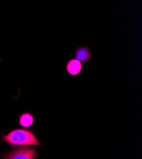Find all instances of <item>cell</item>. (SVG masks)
<instances>
[{
  "instance_id": "cell-1",
  "label": "cell",
  "mask_w": 142,
  "mask_h": 159,
  "mask_svg": "<svg viewBox=\"0 0 142 159\" xmlns=\"http://www.w3.org/2000/svg\"><path fill=\"white\" fill-rule=\"evenodd\" d=\"M2 140L12 147L18 146L40 147L42 145L33 132L30 130L26 129H15L7 135H3Z\"/></svg>"
},
{
  "instance_id": "cell-2",
  "label": "cell",
  "mask_w": 142,
  "mask_h": 159,
  "mask_svg": "<svg viewBox=\"0 0 142 159\" xmlns=\"http://www.w3.org/2000/svg\"><path fill=\"white\" fill-rule=\"evenodd\" d=\"M37 156L35 148H20L9 154L6 159H34Z\"/></svg>"
},
{
  "instance_id": "cell-3",
  "label": "cell",
  "mask_w": 142,
  "mask_h": 159,
  "mask_svg": "<svg viewBox=\"0 0 142 159\" xmlns=\"http://www.w3.org/2000/svg\"><path fill=\"white\" fill-rule=\"evenodd\" d=\"M74 56L76 59L79 61L80 62L87 64L91 60L93 57V53L89 47L82 45L77 48L75 52Z\"/></svg>"
},
{
  "instance_id": "cell-4",
  "label": "cell",
  "mask_w": 142,
  "mask_h": 159,
  "mask_svg": "<svg viewBox=\"0 0 142 159\" xmlns=\"http://www.w3.org/2000/svg\"><path fill=\"white\" fill-rule=\"evenodd\" d=\"M65 68L69 75L71 76H76L82 73L83 65L81 62L73 58L68 61Z\"/></svg>"
},
{
  "instance_id": "cell-5",
  "label": "cell",
  "mask_w": 142,
  "mask_h": 159,
  "mask_svg": "<svg viewBox=\"0 0 142 159\" xmlns=\"http://www.w3.org/2000/svg\"><path fill=\"white\" fill-rule=\"evenodd\" d=\"M19 122L21 126L25 128H29L33 126L34 124V119L31 114L29 113H25L19 117Z\"/></svg>"
}]
</instances>
